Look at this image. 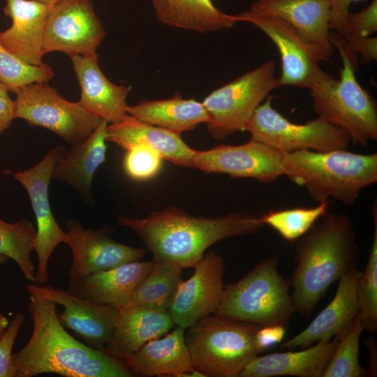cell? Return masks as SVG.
<instances>
[{"label": "cell", "mask_w": 377, "mask_h": 377, "mask_svg": "<svg viewBox=\"0 0 377 377\" xmlns=\"http://www.w3.org/2000/svg\"><path fill=\"white\" fill-rule=\"evenodd\" d=\"M57 304L30 295L33 332L27 343L13 354L15 377L57 374L65 377H131L119 359L87 346L69 334L59 321Z\"/></svg>", "instance_id": "2"}, {"label": "cell", "mask_w": 377, "mask_h": 377, "mask_svg": "<svg viewBox=\"0 0 377 377\" xmlns=\"http://www.w3.org/2000/svg\"><path fill=\"white\" fill-rule=\"evenodd\" d=\"M361 274L356 267L340 278L331 302L306 328L284 341L281 348H304L318 341L339 339L359 314L357 287Z\"/></svg>", "instance_id": "18"}, {"label": "cell", "mask_w": 377, "mask_h": 377, "mask_svg": "<svg viewBox=\"0 0 377 377\" xmlns=\"http://www.w3.org/2000/svg\"><path fill=\"white\" fill-rule=\"evenodd\" d=\"M275 63L267 61L210 93L202 102L216 140L244 131L258 106L277 88Z\"/></svg>", "instance_id": "8"}, {"label": "cell", "mask_w": 377, "mask_h": 377, "mask_svg": "<svg viewBox=\"0 0 377 377\" xmlns=\"http://www.w3.org/2000/svg\"><path fill=\"white\" fill-rule=\"evenodd\" d=\"M24 320V315L17 313L0 339V377H15L12 350Z\"/></svg>", "instance_id": "38"}, {"label": "cell", "mask_w": 377, "mask_h": 377, "mask_svg": "<svg viewBox=\"0 0 377 377\" xmlns=\"http://www.w3.org/2000/svg\"><path fill=\"white\" fill-rule=\"evenodd\" d=\"M162 160L154 149L145 145H137L127 150L124 166L126 174L132 179L146 180L159 172Z\"/></svg>", "instance_id": "36"}, {"label": "cell", "mask_w": 377, "mask_h": 377, "mask_svg": "<svg viewBox=\"0 0 377 377\" xmlns=\"http://www.w3.org/2000/svg\"><path fill=\"white\" fill-rule=\"evenodd\" d=\"M339 339L318 341L300 351L256 355L242 369L239 377H323L336 349Z\"/></svg>", "instance_id": "24"}, {"label": "cell", "mask_w": 377, "mask_h": 377, "mask_svg": "<svg viewBox=\"0 0 377 377\" xmlns=\"http://www.w3.org/2000/svg\"><path fill=\"white\" fill-rule=\"evenodd\" d=\"M331 44L338 50L343 67L339 78L321 71L309 89L317 117L345 131L354 144L367 147L377 140V104L357 82L358 55L346 40L330 31Z\"/></svg>", "instance_id": "4"}, {"label": "cell", "mask_w": 377, "mask_h": 377, "mask_svg": "<svg viewBox=\"0 0 377 377\" xmlns=\"http://www.w3.org/2000/svg\"><path fill=\"white\" fill-rule=\"evenodd\" d=\"M64 148L56 146L32 168L12 175L27 191L36 221L34 250L38 256L35 281L45 284L49 281L48 262L55 248L65 243L67 234L59 226L49 201V185L56 163L64 157Z\"/></svg>", "instance_id": "12"}, {"label": "cell", "mask_w": 377, "mask_h": 377, "mask_svg": "<svg viewBox=\"0 0 377 377\" xmlns=\"http://www.w3.org/2000/svg\"><path fill=\"white\" fill-rule=\"evenodd\" d=\"M297 240L288 280L295 311L309 317L334 282L357 267L360 249L350 217L328 211Z\"/></svg>", "instance_id": "3"}, {"label": "cell", "mask_w": 377, "mask_h": 377, "mask_svg": "<svg viewBox=\"0 0 377 377\" xmlns=\"http://www.w3.org/2000/svg\"><path fill=\"white\" fill-rule=\"evenodd\" d=\"M287 328L281 325L260 327L256 332L255 342L260 353L281 342L286 334Z\"/></svg>", "instance_id": "39"}, {"label": "cell", "mask_w": 377, "mask_h": 377, "mask_svg": "<svg viewBox=\"0 0 377 377\" xmlns=\"http://www.w3.org/2000/svg\"><path fill=\"white\" fill-rule=\"evenodd\" d=\"M259 327L215 314L203 317L185 334L193 367L206 377H239L260 353L255 342Z\"/></svg>", "instance_id": "7"}, {"label": "cell", "mask_w": 377, "mask_h": 377, "mask_svg": "<svg viewBox=\"0 0 377 377\" xmlns=\"http://www.w3.org/2000/svg\"><path fill=\"white\" fill-rule=\"evenodd\" d=\"M371 212L374 230L369 255L364 272H362L357 287V295L359 305V318L363 330L370 332H377V205L376 200L372 205Z\"/></svg>", "instance_id": "32"}, {"label": "cell", "mask_w": 377, "mask_h": 377, "mask_svg": "<svg viewBox=\"0 0 377 377\" xmlns=\"http://www.w3.org/2000/svg\"><path fill=\"white\" fill-rule=\"evenodd\" d=\"M239 22H247L264 32L280 54L281 73L277 88L294 86L309 89L322 71L320 63L329 61L333 52L304 40L285 20L249 10L235 15Z\"/></svg>", "instance_id": "11"}, {"label": "cell", "mask_w": 377, "mask_h": 377, "mask_svg": "<svg viewBox=\"0 0 377 377\" xmlns=\"http://www.w3.org/2000/svg\"><path fill=\"white\" fill-rule=\"evenodd\" d=\"M105 31L91 0H59L49 10L44 28L45 54H97Z\"/></svg>", "instance_id": "13"}, {"label": "cell", "mask_w": 377, "mask_h": 377, "mask_svg": "<svg viewBox=\"0 0 377 377\" xmlns=\"http://www.w3.org/2000/svg\"><path fill=\"white\" fill-rule=\"evenodd\" d=\"M127 112L143 122L180 134L209 121L202 102L184 99L179 94L171 98L145 101L135 105H128Z\"/></svg>", "instance_id": "29"}, {"label": "cell", "mask_w": 377, "mask_h": 377, "mask_svg": "<svg viewBox=\"0 0 377 377\" xmlns=\"http://www.w3.org/2000/svg\"><path fill=\"white\" fill-rule=\"evenodd\" d=\"M279 256L258 263L235 283L225 286L215 315L261 326L288 328L295 312L290 284L278 270Z\"/></svg>", "instance_id": "6"}, {"label": "cell", "mask_w": 377, "mask_h": 377, "mask_svg": "<svg viewBox=\"0 0 377 377\" xmlns=\"http://www.w3.org/2000/svg\"><path fill=\"white\" fill-rule=\"evenodd\" d=\"M108 124L102 120L87 138L73 145L56 163L52 179L69 184L85 198H91L94 175L105 161Z\"/></svg>", "instance_id": "27"}, {"label": "cell", "mask_w": 377, "mask_h": 377, "mask_svg": "<svg viewBox=\"0 0 377 377\" xmlns=\"http://www.w3.org/2000/svg\"><path fill=\"white\" fill-rule=\"evenodd\" d=\"M364 331L359 316L339 338L323 377H362L366 370L359 361L360 338Z\"/></svg>", "instance_id": "34"}, {"label": "cell", "mask_w": 377, "mask_h": 377, "mask_svg": "<svg viewBox=\"0 0 377 377\" xmlns=\"http://www.w3.org/2000/svg\"><path fill=\"white\" fill-rule=\"evenodd\" d=\"M65 243L72 251L69 281H76L91 274L120 265L140 260L145 250L113 240L105 228L86 229L76 221L67 222Z\"/></svg>", "instance_id": "16"}, {"label": "cell", "mask_w": 377, "mask_h": 377, "mask_svg": "<svg viewBox=\"0 0 377 377\" xmlns=\"http://www.w3.org/2000/svg\"><path fill=\"white\" fill-rule=\"evenodd\" d=\"M54 75L53 69L49 65H27L11 54L0 43V81L9 91L15 93L33 82H47Z\"/></svg>", "instance_id": "35"}, {"label": "cell", "mask_w": 377, "mask_h": 377, "mask_svg": "<svg viewBox=\"0 0 377 377\" xmlns=\"http://www.w3.org/2000/svg\"><path fill=\"white\" fill-rule=\"evenodd\" d=\"M269 96L255 111L246 130L251 139L283 153L346 149L351 142L343 129L319 117L294 124L275 110Z\"/></svg>", "instance_id": "10"}, {"label": "cell", "mask_w": 377, "mask_h": 377, "mask_svg": "<svg viewBox=\"0 0 377 377\" xmlns=\"http://www.w3.org/2000/svg\"><path fill=\"white\" fill-rule=\"evenodd\" d=\"M106 140L126 151L145 145L156 151L163 159L183 167H193L195 149L182 140L180 133L143 122L131 115L106 127Z\"/></svg>", "instance_id": "22"}, {"label": "cell", "mask_w": 377, "mask_h": 377, "mask_svg": "<svg viewBox=\"0 0 377 377\" xmlns=\"http://www.w3.org/2000/svg\"><path fill=\"white\" fill-rule=\"evenodd\" d=\"M43 3H45L48 6H53L59 0H34Z\"/></svg>", "instance_id": "44"}, {"label": "cell", "mask_w": 377, "mask_h": 377, "mask_svg": "<svg viewBox=\"0 0 377 377\" xmlns=\"http://www.w3.org/2000/svg\"><path fill=\"white\" fill-rule=\"evenodd\" d=\"M9 323L8 318L0 313V339L7 329Z\"/></svg>", "instance_id": "43"}, {"label": "cell", "mask_w": 377, "mask_h": 377, "mask_svg": "<svg viewBox=\"0 0 377 377\" xmlns=\"http://www.w3.org/2000/svg\"><path fill=\"white\" fill-rule=\"evenodd\" d=\"M364 1L366 0H331L330 30L337 32L344 38L345 22L350 4L353 2Z\"/></svg>", "instance_id": "41"}, {"label": "cell", "mask_w": 377, "mask_h": 377, "mask_svg": "<svg viewBox=\"0 0 377 377\" xmlns=\"http://www.w3.org/2000/svg\"><path fill=\"white\" fill-rule=\"evenodd\" d=\"M151 269L133 292L128 303L168 312L182 280V269L154 261Z\"/></svg>", "instance_id": "30"}, {"label": "cell", "mask_w": 377, "mask_h": 377, "mask_svg": "<svg viewBox=\"0 0 377 377\" xmlns=\"http://www.w3.org/2000/svg\"><path fill=\"white\" fill-rule=\"evenodd\" d=\"M157 20L168 26L200 33L230 29L239 22L212 0H151Z\"/></svg>", "instance_id": "28"}, {"label": "cell", "mask_w": 377, "mask_h": 377, "mask_svg": "<svg viewBox=\"0 0 377 377\" xmlns=\"http://www.w3.org/2000/svg\"><path fill=\"white\" fill-rule=\"evenodd\" d=\"M154 260L133 261L70 281L68 291L92 302L116 309L127 304L131 295L148 274Z\"/></svg>", "instance_id": "25"}, {"label": "cell", "mask_w": 377, "mask_h": 377, "mask_svg": "<svg viewBox=\"0 0 377 377\" xmlns=\"http://www.w3.org/2000/svg\"><path fill=\"white\" fill-rule=\"evenodd\" d=\"M194 272L180 283L168 313L175 325L184 330L203 317L215 313L223 299L225 262L215 252L204 254Z\"/></svg>", "instance_id": "15"}, {"label": "cell", "mask_w": 377, "mask_h": 377, "mask_svg": "<svg viewBox=\"0 0 377 377\" xmlns=\"http://www.w3.org/2000/svg\"><path fill=\"white\" fill-rule=\"evenodd\" d=\"M51 6L34 0H6L3 12L11 19L12 24L0 31V43L27 65L40 66L45 64L43 34Z\"/></svg>", "instance_id": "19"}, {"label": "cell", "mask_w": 377, "mask_h": 377, "mask_svg": "<svg viewBox=\"0 0 377 377\" xmlns=\"http://www.w3.org/2000/svg\"><path fill=\"white\" fill-rule=\"evenodd\" d=\"M282 156L283 152L251 139L239 145H221L205 151L195 149L193 165L205 172L270 183L283 175Z\"/></svg>", "instance_id": "14"}, {"label": "cell", "mask_w": 377, "mask_h": 377, "mask_svg": "<svg viewBox=\"0 0 377 377\" xmlns=\"http://www.w3.org/2000/svg\"><path fill=\"white\" fill-rule=\"evenodd\" d=\"M36 230L28 219L15 223L0 219V254L13 260L24 277L35 281V267L31 260Z\"/></svg>", "instance_id": "31"}, {"label": "cell", "mask_w": 377, "mask_h": 377, "mask_svg": "<svg viewBox=\"0 0 377 377\" xmlns=\"http://www.w3.org/2000/svg\"><path fill=\"white\" fill-rule=\"evenodd\" d=\"M117 309L112 331L103 351L119 360L160 338L175 326L168 312L130 303Z\"/></svg>", "instance_id": "21"}, {"label": "cell", "mask_w": 377, "mask_h": 377, "mask_svg": "<svg viewBox=\"0 0 377 377\" xmlns=\"http://www.w3.org/2000/svg\"><path fill=\"white\" fill-rule=\"evenodd\" d=\"M118 223L140 237L151 252L154 261L182 269L194 267L205 251L216 242L251 235L265 226L261 216L251 213L202 217L173 206L155 211L143 219L119 216Z\"/></svg>", "instance_id": "1"}, {"label": "cell", "mask_w": 377, "mask_h": 377, "mask_svg": "<svg viewBox=\"0 0 377 377\" xmlns=\"http://www.w3.org/2000/svg\"><path fill=\"white\" fill-rule=\"evenodd\" d=\"M328 211V202L311 208L272 211L261 216L263 223L278 232L286 241L295 242L305 235Z\"/></svg>", "instance_id": "33"}, {"label": "cell", "mask_w": 377, "mask_h": 377, "mask_svg": "<svg viewBox=\"0 0 377 377\" xmlns=\"http://www.w3.org/2000/svg\"><path fill=\"white\" fill-rule=\"evenodd\" d=\"M69 57L81 89L78 103L108 123L114 124L125 119L128 115L126 98L131 87L110 81L100 68L98 54Z\"/></svg>", "instance_id": "20"}, {"label": "cell", "mask_w": 377, "mask_h": 377, "mask_svg": "<svg viewBox=\"0 0 377 377\" xmlns=\"http://www.w3.org/2000/svg\"><path fill=\"white\" fill-rule=\"evenodd\" d=\"M377 31V0L357 13H348L345 22L346 40L371 36Z\"/></svg>", "instance_id": "37"}, {"label": "cell", "mask_w": 377, "mask_h": 377, "mask_svg": "<svg viewBox=\"0 0 377 377\" xmlns=\"http://www.w3.org/2000/svg\"><path fill=\"white\" fill-rule=\"evenodd\" d=\"M15 94V119L45 128L73 146L87 138L103 120L78 102L66 100L47 82L27 84Z\"/></svg>", "instance_id": "9"}, {"label": "cell", "mask_w": 377, "mask_h": 377, "mask_svg": "<svg viewBox=\"0 0 377 377\" xmlns=\"http://www.w3.org/2000/svg\"><path fill=\"white\" fill-rule=\"evenodd\" d=\"M7 257L0 254V265L5 263L7 260Z\"/></svg>", "instance_id": "45"}, {"label": "cell", "mask_w": 377, "mask_h": 377, "mask_svg": "<svg viewBox=\"0 0 377 377\" xmlns=\"http://www.w3.org/2000/svg\"><path fill=\"white\" fill-rule=\"evenodd\" d=\"M30 295L50 300L61 304L64 310L58 313L64 327L71 330L78 337L94 348L103 350L113 328L117 309L110 305L98 304L75 295L68 290L45 285L27 284Z\"/></svg>", "instance_id": "17"}, {"label": "cell", "mask_w": 377, "mask_h": 377, "mask_svg": "<svg viewBox=\"0 0 377 377\" xmlns=\"http://www.w3.org/2000/svg\"><path fill=\"white\" fill-rule=\"evenodd\" d=\"M282 166L283 175L304 187L318 203L334 199L352 205L364 188L377 182L376 153L346 149L283 152Z\"/></svg>", "instance_id": "5"}, {"label": "cell", "mask_w": 377, "mask_h": 377, "mask_svg": "<svg viewBox=\"0 0 377 377\" xmlns=\"http://www.w3.org/2000/svg\"><path fill=\"white\" fill-rule=\"evenodd\" d=\"M184 329L177 326L163 338L151 340L123 360L133 374L175 376L193 369Z\"/></svg>", "instance_id": "26"}, {"label": "cell", "mask_w": 377, "mask_h": 377, "mask_svg": "<svg viewBox=\"0 0 377 377\" xmlns=\"http://www.w3.org/2000/svg\"><path fill=\"white\" fill-rule=\"evenodd\" d=\"M6 86L0 81V135L8 129L14 116V101L9 94Z\"/></svg>", "instance_id": "42"}, {"label": "cell", "mask_w": 377, "mask_h": 377, "mask_svg": "<svg viewBox=\"0 0 377 377\" xmlns=\"http://www.w3.org/2000/svg\"><path fill=\"white\" fill-rule=\"evenodd\" d=\"M351 49L360 56V62L368 65L377 59V37L350 38L346 40Z\"/></svg>", "instance_id": "40"}, {"label": "cell", "mask_w": 377, "mask_h": 377, "mask_svg": "<svg viewBox=\"0 0 377 377\" xmlns=\"http://www.w3.org/2000/svg\"><path fill=\"white\" fill-rule=\"evenodd\" d=\"M249 10L279 17L306 41L333 52L330 40L331 0H257Z\"/></svg>", "instance_id": "23"}]
</instances>
